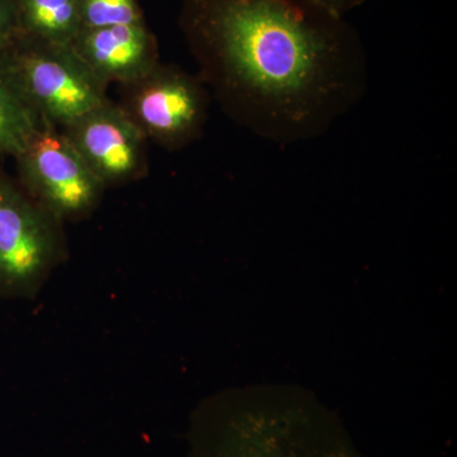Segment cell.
<instances>
[{
  "instance_id": "6da1fadb",
  "label": "cell",
  "mask_w": 457,
  "mask_h": 457,
  "mask_svg": "<svg viewBox=\"0 0 457 457\" xmlns=\"http://www.w3.org/2000/svg\"><path fill=\"white\" fill-rule=\"evenodd\" d=\"M180 27L212 97L270 143L323 137L368 90L356 27L306 0H185Z\"/></svg>"
},
{
  "instance_id": "7a4b0ae2",
  "label": "cell",
  "mask_w": 457,
  "mask_h": 457,
  "mask_svg": "<svg viewBox=\"0 0 457 457\" xmlns=\"http://www.w3.org/2000/svg\"><path fill=\"white\" fill-rule=\"evenodd\" d=\"M188 444L187 457H362L329 418L295 409L210 405Z\"/></svg>"
},
{
  "instance_id": "3957f363",
  "label": "cell",
  "mask_w": 457,
  "mask_h": 457,
  "mask_svg": "<svg viewBox=\"0 0 457 457\" xmlns=\"http://www.w3.org/2000/svg\"><path fill=\"white\" fill-rule=\"evenodd\" d=\"M66 257L64 222L0 168V299H33Z\"/></svg>"
},
{
  "instance_id": "277c9868",
  "label": "cell",
  "mask_w": 457,
  "mask_h": 457,
  "mask_svg": "<svg viewBox=\"0 0 457 457\" xmlns=\"http://www.w3.org/2000/svg\"><path fill=\"white\" fill-rule=\"evenodd\" d=\"M7 55L33 106L59 130L110 99L107 84L71 46L21 36Z\"/></svg>"
},
{
  "instance_id": "5b68a950",
  "label": "cell",
  "mask_w": 457,
  "mask_h": 457,
  "mask_svg": "<svg viewBox=\"0 0 457 457\" xmlns=\"http://www.w3.org/2000/svg\"><path fill=\"white\" fill-rule=\"evenodd\" d=\"M210 104L212 93L198 75L159 62L140 79L121 86L117 104L147 141L179 152L203 137Z\"/></svg>"
},
{
  "instance_id": "8992f818",
  "label": "cell",
  "mask_w": 457,
  "mask_h": 457,
  "mask_svg": "<svg viewBox=\"0 0 457 457\" xmlns=\"http://www.w3.org/2000/svg\"><path fill=\"white\" fill-rule=\"evenodd\" d=\"M14 159L18 183L64 224L89 218L101 204L106 187L59 129L45 126Z\"/></svg>"
},
{
  "instance_id": "52a82bcc",
  "label": "cell",
  "mask_w": 457,
  "mask_h": 457,
  "mask_svg": "<svg viewBox=\"0 0 457 457\" xmlns=\"http://www.w3.org/2000/svg\"><path fill=\"white\" fill-rule=\"evenodd\" d=\"M62 131L104 187L146 176L149 141L111 99Z\"/></svg>"
},
{
  "instance_id": "ba28073f",
  "label": "cell",
  "mask_w": 457,
  "mask_h": 457,
  "mask_svg": "<svg viewBox=\"0 0 457 457\" xmlns=\"http://www.w3.org/2000/svg\"><path fill=\"white\" fill-rule=\"evenodd\" d=\"M71 46L107 86L135 82L159 64L158 44L145 22L82 29Z\"/></svg>"
},
{
  "instance_id": "9c48e42d",
  "label": "cell",
  "mask_w": 457,
  "mask_h": 457,
  "mask_svg": "<svg viewBox=\"0 0 457 457\" xmlns=\"http://www.w3.org/2000/svg\"><path fill=\"white\" fill-rule=\"evenodd\" d=\"M7 53L0 55V155L16 158L49 123L29 101Z\"/></svg>"
},
{
  "instance_id": "30bf717a",
  "label": "cell",
  "mask_w": 457,
  "mask_h": 457,
  "mask_svg": "<svg viewBox=\"0 0 457 457\" xmlns=\"http://www.w3.org/2000/svg\"><path fill=\"white\" fill-rule=\"evenodd\" d=\"M21 36L71 46L83 29L78 0H17Z\"/></svg>"
},
{
  "instance_id": "8fae6325",
  "label": "cell",
  "mask_w": 457,
  "mask_h": 457,
  "mask_svg": "<svg viewBox=\"0 0 457 457\" xmlns=\"http://www.w3.org/2000/svg\"><path fill=\"white\" fill-rule=\"evenodd\" d=\"M83 29L144 22L137 0H78Z\"/></svg>"
},
{
  "instance_id": "7c38bea8",
  "label": "cell",
  "mask_w": 457,
  "mask_h": 457,
  "mask_svg": "<svg viewBox=\"0 0 457 457\" xmlns=\"http://www.w3.org/2000/svg\"><path fill=\"white\" fill-rule=\"evenodd\" d=\"M20 37L17 0H0V55L11 50Z\"/></svg>"
},
{
  "instance_id": "4fadbf2b",
  "label": "cell",
  "mask_w": 457,
  "mask_h": 457,
  "mask_svg": "<svg viewBox=\"0 0 457 457\" xmlns=\"http://www.w3.org/2000/svg\"><path fill=\"white\" fill-rule=\"evenodd\" d=\"M306 2L324 9L333 16L345 18V14L365 4L368 0H306Z\"/></svg>"
}]
</instances>
